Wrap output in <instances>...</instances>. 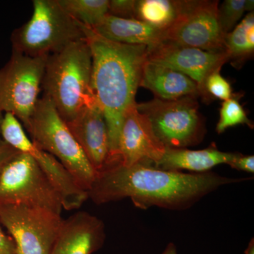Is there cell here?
Segmentation results:
<instances>
[{
  "label": "cell",
  "instance_id": "484cf974",
  "mask_svg": "<svg viewBox=\"0 0 254 254\" xmlns=\"http://www.w3.org/2000/svg\"><path fill=\"white\" fill-rule=\"evenodd\" d=\"M228 165L235 170L254 173V155H243L240 153H237L236 156Z\"/></svg>",
  "mask_w": 254,
  "mask_h": 254
},
{
  "label": "cell",
  "instance_id": "5bb4252c",
  "mask_svg": "<svg viewBox=\"0 0 254 254\" xmlns=\"http://www.w3.org/2000/svg\"><path fill=\"white\" fill-rule=\"evenodd\" d=\"M66 125L95 171H103L109 158V138L104 115L95 100Z\"/></svg>",
  "mask_w": 254,
  "mask_h": 254
},
{
  "label": "cell",
  "instance_id": "83f0119b",
  "mask_svg": "<svg viewBox=\"0 0 254 254\" xmlns=\"http://www.w3.org/2000/svg\"><path fill=\"white\" fill-rule=\"evenodd\" d=\"M0 254H17L14 241L11 237L7 236L3 232L1 226H0Z\"/></svg>",
  "mask_w": 254,
  "mask_h": 254
},
{
  "label": "cell",
  "instance_id": "f1b7e54d",
  "mask_svg": "<svg viewBox=\"0 0 254 254\" xmlns=\"http://www.w3.org/2000/svg\"><path fill=\"white\" fill-rule=\"evenodd\" d=\"M162 254H177L176 246L173 243L168 244Z\"/></svg>",
  "mask_w": 254,
  "mask_h": 254
},
{
  "label": "cell",
  "instance_id": "603a6c76",
  "mask_svg": "<svg viewBox=\"0 0 254 254\" xmlns=\"http://www.w3.org/2000/svg\"><path fill=\"white\" fill-rule=\"evenodd\" d=\"M254 0H225L218 6V18L223 34L231 32L245 11H254Z\"/></svg>",
  "mask_w": 254,
  "mask_h": 254
},
{
  "label": "cell",
  "instance_id": "f546056e",
  "mask_svg": "<svg viewBox=\"0 0 254 254\" xmlns=\"http://www.w3.org/2000/svg\"><path fill=\"white\" fill-rule=\"evenodd\" d=\"M245 254H254V239H252L249 244L248 247H247V250L245 251Z\"/></svg>",
  "mask_w": 254,
  "mask_h": 254
},
{
  "label": "cell",
  "instance_id": "3957f363",
  "mask_svg": "<svg viewBox=\"0 0 254 254\" xmlns=\"http://www.w3.org/2000/svg\"><path fill=\"white\" fill-rule=\"evenodd\" d=\"M92 53L86 38L47 58L41 89L66 123L94 100L91 91Z\"/></svg>",
  "mask_w": 254,
  "mask_h": 254
},
{
  "label": "cell",
  "instance_id": "9a60e30c",
  "mask_svg": "<svg viewBox=\"0 0 254 254\" xmlns=\"http://www.w3.org/2000/svg\"><path fill=\"white\" fill-rule=\"evenodd\" d=\"M104 222L81 211L63 220L50 254H93L105 243Z\"/></svg>",
  "mask_w": 254,
  "mask_h": 254
},
{
  "label": "cell",
  "instance_id": "7c38bea8",
  "mask_svg": "<svg viewBox=\"0 0 254 254\" xmlns=\"http://www.w3.org/2000/svg\"><path fill=\"white\" fill-rule=\"evenodd\" d=\"M165 148L155 136L149 120L136 108V103L127 112L119 140L120 164L130 167L141 162L154 164L165 153Z\"/></svg>",
  "mask_w": 254,
  "mask_h": 254
},
{
  "label": "cell",
  "instance_id": "ba28073f",
  "mask_svg": "<svg viewBox=\"0 0 254 254\" xmlns=\"http://www.w3.org/2000/svg\"><path fill=\"white\" fill-rule=\"evenodd\" d=\"M47 58L12 51L9 61L0 68V112L13 114L25 128L39 100Z\"/></svg>",
  "mask_w": 254,
  "mask_h": 254
},
{
  "label": "cell",
  "instance_id": "d4e9b609",
  "mask_svg": "<svg viewBox=\"0 0 254 254\" xmlns=\"http://www.w3.org/2000/svg\"><path fill=\"white\" fill-rule=\"evenodd\" d=\"M136 0H109L108 14L115 17L136 19Z\"/></svg>",
  "mask_w": 254,
  "mask_h": 254
},
{
  "label": "cell",
  "instance_id": "7402d4cb",
  "mask_svg": "<svg viewBox=\"0 0 254 254\" xmlns=\"http://www.w3.org/2000/svg\"><path fill=\"white\" fill-rule=\"evenodd\" d=\"M240 95H233L223 101L220 110V119L216 126L217 133H224L227 128L237 125H245L254 128L253 123L249 119L245 110L240 103Z\"/></svg>",
  "mask_w": 254,
  "mask_h": 254
},
{
  "label": "cell",
  "instance_id": "ffe728a7",
  "mask_svg": "<svg viewBox=\"0 0 254 254\" xmlns=\"http://www.w3.org/2000/svg\"><path fill=\"white\" fill-rule=\"evenodd\" d=\"M225 52L234 66H240L254 53V14L249 13L225 36Z\"/></svg>",
  "mask_w": 254,
  "mask_h": 254
},
{
  "label": "cell",
  "instance_id": "8fae6325",
  "mask_svg": "<svg viewBox=\"0 0 254 254\" xmlns=\"http://www.w3.org/2000/svg\"><path fill=\"white\" fill-rule=\"evenodd\" d=\"M147 60L186 75L196 83L203 98L206 78L229 62L226 53H212L169 41L148 48Z\"/></svg>",
  "mask_w": 254,
  "mask_h": 254
},
{
  "label": "cell",
  "instance_id": "e0dca14e",
  "mask_svg": "<svg viewBox=\"0 0 254 254\" xmlns=\"http://www.w3.org/2000/svg\"><path fill=\"white\" fill-rule=\"evenodd\" d=\"M92 31L105 39L127 45L153 48L164 41V31L137 19L108 14Z\"/></svg>",
  "mask_w": 254,
  "mask_h": 254
},
{
  "label": "cell",
  "instance_id": "8992f818",
  "mask_svg": "<svg viewBox=\"0 0 254 254\" xmlns=\"http://www.w3.org/2000/svg\"><path fill=\"white\" fill-rule=\"evenodd\" d=\"M136 108L149 120L155 136L165 148H187L203 139L205 127L196 97L175 100L155 98L136 103Z\"/></svg>",
  "mask_w": 254,
  "mask_h": 254
},
{
  "label": "cell",
  "instance_id": "6da1fadb",
  "mask_svg": "<svg viewBox=\"0 0 254 254\" xmlns=\"http://www.w3.org/2000/svg\"><path fill=\"white\" fill-rule=\"evenodd\" d=\"M247 180L211 172L189 174L160 170L149 162L130 167L118 164L97 175L88 198L97 205L129 198L136 208L143 210L153 206L185 210L220 187Z\"/></svg>",
  "mask_w": 254,
  "mask_h": 254
},
{
  "label": "cell",
  "instance_id": "9c48e42d",
  "mask_svg": "<svg viewBox=\"0 0 254 254\" xmlns=\"http://www.w3.org/2000/svg\"><path fill=\"white\" fill-rule=\"evenodd\" d=\"M63 219L48 209L0 204V223L11 235L17 254H50Z\"/></svg>",
  "mask_w": 254,
  "mask_h": 254
},
{
  "label": "cell",
  "instance_id": "5b68a950",
  "mask_svg": "<svg viewBox=\"0 0 254 254\" xmlns=\"http://www.w3.org/2000/svg\"><path fill=\"white\" fill-rule=\"evenodd\" d=\"M26 129L37 147L55 157L81 189L87 192L90 190L98 174L46 95L38 100Z\"/></svg>",
  "mask_w": 254,
  "mask_h": 254
},
{
  "label": "cell",
  "instance_id": "7a4b0ae2",
  "mask_svg": "<svg viewBox=\"0 0 254 254\" xmlns=\"http://www.w3.org/2000/svg\"><path fill=\"white\" fill-rule=\"evenodd\" d=\"M92 53L91 91L104 115L109 138L106 168L120 164L119 140L128 110L134 104L148 47L105 39L85 26Z\"/></svg>",
  "mask_w": 254,
  "mask_h": 254
},
{
  "label": "cell",
  "instance_id": "cb8c5ba5",
  "mask_svg": "<svg viewBox=\"0 0 254 254\" xmlns=\"http://www.w3.org/2000/svg\"><path fill=\"white\" fill-rule=\"evenodd\" d=\"M220 70L213 71L205 80L203 99H218L225 101L233 96L231 84L222 76Z\"/></svg>",
  "mask_w": 254,
  "mask_h": 254
},
{
  "label": "cell",
  "instance_id": "2e32d148",
  "mask_svg": "<svg viewBox=\"0 0 254 254\" xmlns=\"http://www.w3.org/2000/svg\"><path fill=\"white\" fill-rule=\"evenodd\" d=\"M140 87L149 90L155 98L163 100L200 96L196 83L186 75L148 60L142 68Z\"/></svg>",
  "mask_w": 254,
  "mask_h": 254
},
{
  "label": "cell",
  "instance_id": "30bf717a",
  "mask_svg": "<svg viewBox=\"0 0 254 254\" xmlns=\"http://www.w3.org/2000/svg\"><path fill=\"white\" fill-rule=\"evenodd\" d=\"M218 1L190 0L189 7L164 31V41L212 53H226L219 25Z\"/></svg>",
  "mask_w": 254,
  "mask_h": 254
},
{
  "label": "cell",
  "instance_id": "52a82bcc",
  "mask_svg": "<svg viewBox=\"0 0 254 254\" xmlns=\"http://www.w3.org/2000/svg\"><path fill=\"white\" fill-rule=\"evenodd\" d=\"M0 204L48 209L61 215V197L34 158L18 152L0 175Z\"/></svg>",
  "mask_w": 254,
  "mask_h": 254
},
{
  "label": "cell",
  "instance_id": "ac0fdd59",
  "mask_svg": "<svg viewBox=\"0 0 254 254\" xmlns=\"http://www.w3.org/2000/svg\"><path fill=\"white\" fill-rule=\"evenodd\" d=\"M236 155L220 151L213 144L208 148L198 150L166 148L161 159L151 165L163 170L182 172V170H186L195 173H203L217 165H229Z\"/></svg>",
  "mask_w": 254,
  "mask_h": 254
},
{
  "label": "cell",
  "instance_id": "4fadbf2b",
  "mask_svg": "<svg viewBox=\"0 0 254 254\" xmlns=\"http://www.w3.org/2000/svg\"><path fill=\"white\" fill-rule=\"evenodd\" d=\"M9 144L18 151L31 155L36 160L60 193L65 210L78 209L88 199V192L78 186L67 170L53 155L37 147L24 130L15 131L10 137Z\"/></svg>",
  "mask_w": 254,
  "mask_h": 254
},
{
  "label": "cell",
  "instance_id": "4dcf8cb0",
  "mask_svg": "<svg viewBox=\"0 0 254 254\" xmlns=\"http://www.w3.org/2000/svg\"><path fill=\"white\" fill-rule=\"evenodd\" d=\"M2 118H3V113H1V112H0V124H1V120H2Z\"/></svg>",
  "mask_w": 254,
  "mask_h": 254
},
{
  "label": "cell",
  "instance_id": "44dd1931",
  "mask_svg": "<svg viewBox=\"0 0 254 254\" xmlns=\"http://www.w3.org/2000/svg\"><path fill=\"white\" fill-rule=\"evenodd\" d=\"M73 19L92 29L108 14L109 0H58Z\"/></svg>",
  "mask_w": 254,
  "mask_h": 254
},
{
  "label": "cell",
  "instance_id": "d6986e66",
  "mask_svg": "<svg viewBox=\"0 0 254 254\" xmlns=\"http://www.w3.org/2000/svg\"><path fill=\"white\" fill-rule=\"evenodd\" d=\"M190 0H136V18L166 31L185 13Z\"/></svg>",
  "mask_w": 254,
  "mask_h": 254
},
{
  "label": "cell",
  "instance_id": "4316f807",
  "mask_svg": "<svg viewBox=\"0 0 254 254\" xmlns=\"http://www.w3.org/2000/svg\"><path fill=\"white\" fill-rule=\"evenodd\" d=\"M18 150L14 149L11 145L7 144L4 141L1 139L0 137V175L3 168H4L6 164L10 159L12 158L16 153Z\"/></svg>",
  "mask_w": 254,
  "mask_h": 254
},
{
  "label": "cell",
  "instance_id": "277c9868",
  "mask_svg": "<svg viewBox=\"0 0 254 254\" xmlns=\"http://www.w3.org/2000/svg\"><path fill=\"white\" fill-rule=\"evenodd\" d=\"M85 26L73 19L58 0H33L31 18L11 33L12 51L47 58L86 38Z\"/></svg>",
  "mask_w": 254,
  "mask_h": 254
}]
</instances>
